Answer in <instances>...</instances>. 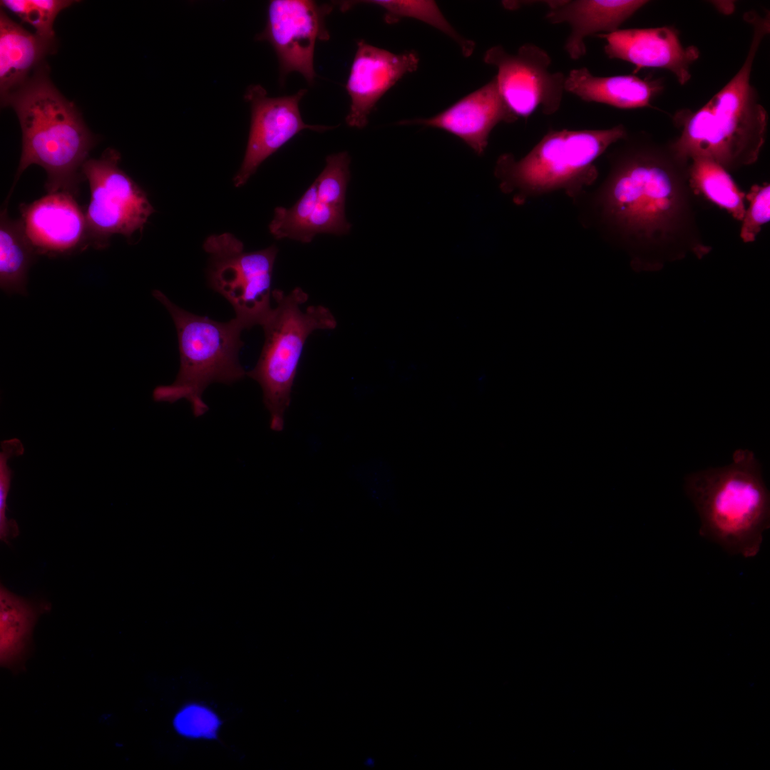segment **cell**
<instances>
[{"label":"cell","instance_id":"obj_17","mask_svg":"<svg viewBox=\"0 0 770 770\" xmlns=\"http://www.w3.org/2000/svg\"><path fill=\"white\" fill-rule=\"evenodd\" d=\"M548 10L545 19L551 24H567L570 34L563 48L572 60L587 53L585 39L607 34L647 5L646 0H552L542 1Z\"/></svg>","mask_w":770,"mask_h":770},{"label":"cell","instance_id":"obj_23","mask_svg":"<svg viewBox=\"0 0 770 770\" xmlns=\"http://www.w3.org/2000/svg\"><path fill=\"white\" fill-rule=\"evenodd\" d=\"M369 4L384 10V21L393 24L408 18L422 21L451 38L460 48L463 56H471L475 43L461 36L448 22L437 4L430 0H370L341 2L339 8L347 10L355 4Z\"/></svg>","mask_w":770,"mask_h":770},{"label":"cell","instance_id":"obj_21","mask_svg":"<svg viewBox=\"0 0 770 770\" xmlns=\"http://www.w3.org/2000/svg\"><path fill=\"white\" fill-rule=\"evenodd\" d=\"M47 605L26 600L1 586L0 635L2 664H10L21 656L39 615Z\"/></svg>","mask_w":770,"mask_h":770},{"label":"cell","instance_id":"obj_16","mask_svg":"<svg viewBox=\"0 0 770 770\" xmlns=\"http://www.w3.org/2000/svg\"><path fill=\"white\" fill-rule=\"evenodd\" d=\"M518 120L498 89L496 77L446 110L429 118L401 120L399 125H420L445 130L462 140L477 155H482L491 133L500 123Z\"/></svg>","mask_w":770,"mask_h":770},{"label":"cell","instance_id":"obj_10","mask_svg":"<svg viewBox=\"0 0 770 770\" xmlns=\"http://www.w3.org/2000/svg\"><path fill=\"white\" fill-rule=\"evenodd\" d=\"M483 61L497 69L500 93L518 118H527L537 110L546 115L559 111L565 76L550 71L552 60L543 48L526 43L511 53L497 45L486 50Z\"/></svg>","mask_w":770,"mask_h":770},{"label":"cell","instance_id":"obj_15","mask_svg":"<svg viewBox=\"0 0 770 770\" xmlns=\"http://www.w3.org/2000/svg\"><path fill=\"white\" fill-rule=\"evenodd\" d=\"M76 197L66 192H47L19 205L21 222L36 254L68 255L91 245L86 214Z\"/></svg>","mask_w":770,"mask_h":770},{"label":"cell","instance_id":"obj_27","mask_svg":"<svg viewBox=\"0 0 770 770\" xmlns=\"http://www.w3.org/2000/svg\"><path fill=\"white\" fill-rule=\"evenodd\" d=\"M749 205L741 222L740 237L744 242H754L762 226L770 220V185H753L745 195Z\"/></svg>","mask_w":770,"mask_h":770},{"label":"cell","instance_id":"obj_30","mask_svg":"<svg viewBox=\"0 0 770 770\" xmlns=\"http://www.w3.org/2000/svg\"><path fill=\"white\" fill-rule=\"evenodd\" d=\"M220 722L216 715L207 709L190 705L179 712L174 720L176 730L182 735L213 739Z\"/></svg>","mask_w":770,"mask_h":770},{"label":"cell","instance_id":"obj_2","mask_svg":"<svg viewBox=\"0 0 770 770\" xmlns=\"http://www.w3.org/2000/svg\"><path fill=\"white\" fill-rule=\"evenodd\" d=\"M745 19L752 38L740 68L697 110L677 111L672 121L679 135L669 145L685 165L695 158L712 160L728 172L755 163L765 143L768 113L751 83L754 59L770 31L769 14L750 12Z\"/></svg>","mask_w":770,"mask_h":770},{"label":"cell","instance_id":"obj_24","mask_svg":"<svg viewBox=\"0 0 770 770\" xmlns=\"http://www.w3.org/2000/svg\"><path fill=\"white\" fill-rule=\"evenodd\" d=\"M75 2L68 0H3L1 4L31 25L38 35L54 39L53 26L56 17L61 11Z\"/></svg>","mask_w":770,"mask_h":770},{"label":"cell","instance_id":"obj_20","mask_svg":"<svg viewBox=\"0 0 770 770\" xmlns=\"http://www.w3.org/2000/svg\"><path fill=\"white\" fill-rule=\"evenodd\" d=\"M36 252L21 220H13L4 205L0 215V284L7 293L26 294L27 273Z\"/></svg>","mask_w":770,"mask_h":770},{"label":"cell","instance_id":"obj_8","mask_svg":"<svg viewBox=\"0 0 770 770\" xmlns=\"http://www.w3.org/2000/svg\"><path fill=\"white\" fill-rule=\"evenodd\" d=\"M203 248L210 256V287L232 307L244 329L261 326L272 307V278L278 249L247 252L229 232L208 237Z\"/></svg>","mask_w":770,"mask_h":770},{"label":"cell","instance_id":"obj_22","mask_svg":"<svg viewBox=\"0 0 770 770\" xmlns=\"http://www.w3.org/2000/svg\"><path fill=\"white\" fill-rule=\"evenodd\" d=\"M687 180L693 194L701 195L725 210L737 221H741L746 207V193L735 183L729 173L716 162L707 158L689 161Z\"/></svg>","mask_w":770,"mask_h":770},{"label":"cell","instance_id":"obj_29","mask_svg":"<svg viewBox=\"0 0 770 770\" xmlns=\"http://www.w3.org/2000/svg\"><path fill=\"white\" fill-rule=\"evenodd\" d=\"M351 224L345 217L344 207H337L318 202L309 217L299 241L308 243L320 233L334 235L347 234Z\"/></svg>","mask_w":770,"mask_h":770},{"label":"cell","instance_id":"obj_14","mask_svg":"<svg viewBox=\"0 0 770 770\" xmlns=\"http://www.w3.org/2000/svg\"><path fill=\"white\" fill-rule=\"evenodd\" d=\"M419 61L414 50L395 53L359 41L346 84L351 98L346 124L364 128L381 98L404 76L416 71Z\"/></svg>","mask_w":770,"mask_h":770},{"label":"cell","instance_id":"obj_12","mask_svg":"<svg viewBox=\"0 0 770 770\" xmlns=\"http://www.w3.org/2000/svg\"><path fill=\"white\" fill-rule=\"evenodd\" d=\"M306 93V89H300L291 96L273 98L258 84L247 89L245 99L250 105L251 123L245 157L233 180L236 187L244 185L265 159L300 131L331 129L304 122L299 104Z\"/></svg>","mask_w":770,"mask_h":770},{"label":"cell","instance_id":"obj_19","mask_svg":"<svg viewBox=\"0 0 770 770\" xmlns=\"http://www.w3.org/2000/svg\"><path fill=\"white\" fill-rule=\"evenodd\" d=\"M56 48L54 39L32 34L12 21L1 9L0 14V91L1 105L30 78L32 71Z\"/></svg>","mask_w":770,"mask_h":770},{"label":"cell","instance_id":"obj_13","mask_svg":"<svg viewBox=\"0 0 770 770\" xmlns=\"http://www.w3.org/2000/svg\"><path fill=\"white\" fill-rule=\"evenodd\" d=\"M596 37L605 41L603 49L608 58L632 64L634 74L645 68L665 69L681 86L690 81L691 66L700 57L699 48L684 46L679 31L671 25L620 29Z\"/></svg>","mask_w":770,"mask_h":770},{"label":"cell","instance_id":"obj_18","mask_svg":"<svg viewBox=\"0 0 770 770\" xmlns=\"http://www.w3.org/2000/svg\"><path fill=\"white\" fill-rule=\"evenodd\" d=\"M565 91L583 101L620 109L652 107L664 90L661 78H642L635 74L599 76L587 68L572 69L565 76Z\"/></svg>","mask_w":770,"mask_h":770},{"label":"cell","instance_id":"obj_25","mask_svg":"<svg viewBox=\"0 0 770 770\" xmlns=\"http://www.w3.org/2000/svg\"><path fill=\"white\" fill-rule=\"evenodd\" d=\"M319 202L314 182L302 197L290 208L277 207L269 229L277 239L289 238L299 241L300 235Z\"/></svg>","mask_w":770,"mask_h":770},{"label":"cell","instance_id":"obj_5","mask_svg":"<svg viewBox=\"0 0 770 770\" xmlns=\"http://www.w3.org/2000/svg\"><path fill=\"white\" fill-rule=\"evenodd\" d=\"M627 135L622 124L605 129H551L520 159L508 153L500 155L494 174L501 190L513 195L518 205L556 192L573 202L597 180V159Z\"/></svg>","mask_w":770,"mask_h":770},{"label":"cell","instance_id":"obj_4","mask_svg":"<svg viewBox=\"0 0 770 770\" xmlns=\"http://www.w3.org/2000/svg\"><path fill=\"white\" fill-rule=\"evenodd\" d=\"M684 488L699 516L700 536L730 555H758L770 528V496L753 452L737 449L729 465L687 475Z\"/></svg>","mask_w":770,"mask_h":770},{"label":"cell","instance_id":"obj_6","mask_svg":"<svg viewBox=\"0 0 770 770\" xmlns=\"http://www.w3.org/2000/svg\"><path fill=\"white\" fill-rule=\"evenodd\" d=\"M153 295L172 317L180 353V369L175 381L155 387L153 399L170 404L187 400L193 415L202 416L208 411L202 395L209 385L232 384L247 374L239 359L244 328L235 318L222 322L188 312L160 290H153Z\"/></svg>","mask_w":770,"mask_h":770},{"label":"cell","instance_id":"obj_26","mask_svg":"<svg viewBox=\"0 0 770 770\" xmlns=\"http://www.w3.org/2000/svg\"><path fill=\"white\" fill-rule=\"evenodd\" d=\"M349 163L350 158L346 152L327 157L325 167L314 181L319 202L344 207L350 176Z\"/></svg>","mask_w":770,"mask_h":770},{"label":"cell","instance_id":"obj_11","mask_svg":"<svg viewBox=\"0 0 770 770\" xmlns=\"http://www.w3.org/2000/svg\"><path fill=\"white\" fill-rule=\"evenodd\" d=\"M332 8L309 0L270 1L266 26L256 39L268 42L274 48L281 83L292 72L299 73L309 84L314 83L315 45L329 38L325 17Z\"/></svg>","mask_w":770,"mask_h":770},{"label":"cell","instance_id":"obj_3","mask_svg":"<svg viewBox=\"0 0 770 770\" xmlns=\"http://www.w3.org/2000/svg\"><path fill=\"white\" fill-rule=\"evenodd\" d=\"M19 120L22 150L8 202L22 173L31 165L46 172L47 192L76 196L85 180L82 167L97 141L80 112L54 86L48 69L41 66L9 98ZM6 105V106H7Z\"/></svg>","mask_w":770,"mask_h":770},{"label":"cell","instance_id":"obj_28","mask_svg":"<svg viewBox=\"0 0 770 770\" xmlns=\"http://www.w3.org/2000/svg\"><path fill=\"white\" fill-rule=\"evenodd\" d=\"M24 448L21 441L16 438L3 441L1 443L0 452V537L1 540L8 543L9 539L19 533L17 524L14 520L6 517L7 498L10 488L12 472L8 464L13 456H21Z\"/></svg>","mask_w":770,"mask_h":770},{"label":"cell","instance_id":"obj_7","mask_svg":"<svg viewBox=\"0 0 770 770\" xmlns=\"http://www.w3.org/2000/svg\"><path fill=\"white\" fill-rule=\"evenodd\" d=\"M306 292L295 287L289 293L274 289V307L261 327L264 344L255 367L247 375L262 388L263 402L270 415V426L275 431L284 428V414L291 402V393L307 339L317 330H331L337 322L323 305L304 307Z\"/></svg>","mask_w":770,"mask_h":770},{"label":"cell","instance_id":"obj_1","mask_svg":"<svg viewBox=\"0 0 770 770\" xmlns=\"http://www.w3.org/2000/svg\"><path fill=\"white\" fill-rule=\"evenodd\" d=\"M608 155L610 168L593 190L573 202L582 226L626 250L635 269L655 270L694 252L708 253L696 223L687 165L669 143L628 135Z\"/></svg>","mask_w":770,"mask_h":770},{"label":"cell","instance_id":"obj_9","mask_svg":"<svg viewBox=\"0 0 770 770\" xmlns=\"http://www.w3.org/2000/svg\"><path fill=\"white\" fill-rule=\"evenodd\" d=\"M120 153L108 148L98 159H88L82 173L90 188L85 212L91 244L104 248L115 234L130 239L142 231L155 212L145 192L119 167Z\"/></svg>","mask_w":770,"mask_h":770}]
</instances>
